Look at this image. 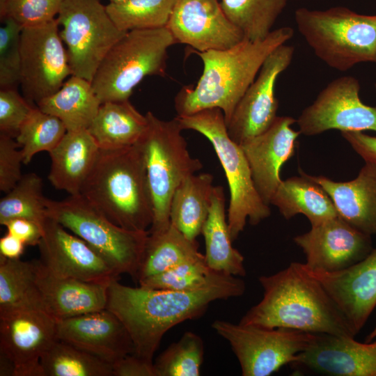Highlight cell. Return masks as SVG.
Here are the masks:
<instances>
[{
	"label": "cell",
	"instance_id": "ee69618b",
	"mask_svg": "<svg viewBox=\"0 0 376 376\" xmlns=\"http://www.w3.org/2000/svg\"><path fill=\"white\" fill-rule=\"evenodd\" d=\"M113 376H156L153 362L132 353L112 365Z\"/></svg>",
	"mask_w": 376,
	"mask_h": 376
},
{
	"label": "cell",
	"instance_id": "52a82bcc",
	"mask_svg": "<svg viewBox=\"0 0 376 376\" xmlns=\"http://www.w3.org/2000/svg\"><path fill=\"white\" fill-rule=\"evenodd\" d=\"M183 130H192L212 145L224 170L230 191L227 221L231 239L244 230L246 221L257 225L270 215V209L254 185L251 172L240 145L228 135L223 111L207 109L194 114L176 116Z\"/></svg>",
	"mask_w": 376,
	"mask_h": 376
},
{
	"label": "cell",
	"instance_id": "8992f818",
	"mask_svg": "<svg viewBox=\"0 0 376 376\" xmlns=\"http://www.w3.org/2000/svg\"><path fill=\"white\" fill-rule=\"evenodd\" d=\"M146 116L148 125L136 144L143 158L152 203L153 219L148 232L156 233L171 224L170 205L177 187L203 164L191 156L176 117L164 120L150 111Z\"/></svg>",
	"mask_w": 376,
	"mask_h": 376
},
{
	"label": "cell",
	"instance_id": "ffe728a7",
	"mask_svg": "<svg viewBox=\"0 0 376 376\" xmlns=\"http://www.w3.org/2000/svg\"><path fill=\"white\" fill-rule=\"evenodd\" d=\"M357 334L376 306V249L351 267L335 272L312 271Z\"/></svg>",
	"mask_w": 376,
	"mask_h": 376
},
{
	"label": "cell",
	"instance_id": "7a4b0ae2",
	"mask_svg": "<svg viewBox=\"0 0 376 376\" xmlns=\"http://www.w3.org/2000/svg\"><path fill=\"white\" fill-rule=\"evenodd\" d=\"M258 280L264 291L263 299L246 313L240 323L339 336L357 335L303 263H291L286 268Z\"/></svg>",
	"mask_w": 376,
	"mask_h": 376
},
{
	"label": "cell",
	"instance_id": "e575fe53",
	"mask_svg": "<svg viewBox=\"0 0 376 376\" xmlns=\"http://www.w3.org/2000/svg\"><path fill=\"white\" fill-rule=\"evenodd\" d=\"M42 180L34 173L23 175L16 185L0 201V224L15 218L35 221L43 229L49 218L47 198L43 195Z\"/></svg>",
	"mask_w": 376,
	"mask_h": 376
},
{
	"label": "cell",
	"instance_id": "8d00e7d4",
	"mask_svg": "<svg viewBox=\"0 0 376 376\" xmlns=\"http://www.w3.org/2000/svg\"><path fill=\"white\" fill-rule=\"evenodd\" d=\"M66 132L65 125L58 118L35 107L15 138L20 146L24 164H29L40 152H49Z\"/></svg>",
	"mask_w": 376,
	"mask_h": 376
},
{
	"label": "cell",
	"instance_id": "5bb4252c",
	"mask_svg": "<svg viewBox=\"0 0 376 376\" xmlns=\"http://www.w3.org/2000/svg\"><path fill=\"white\" fill-rule=\"evenodd\" d=\"M295 47L283 44L267 57L226 124L230 139L240 145L266 131L277 118L279 102L275 85L290 65Z\"/></svg>",
	"mask_w": 376,
	"mask_h": 376
},
{
	"label": "cell",
	"instance_id": "f1b7e54d",
	"mask_svg": "<svg viewBox=\"0 0 376 376\" xmlns=\"http://www.w3.org/2000/svg\"><path fill=\"white\" fill-rule=\"evenodd\" d=\"M101 104L91 81L71 75L56 93L36 106L58 118L67 131H74L88 130Z\"/></svg>",
	"mask_w": 376,
	"mask_h": 376
},
{
	"label": "cell",
	"instance_id": "ba28073f",
	"mask_svg": "<svg viewBox=\"0 0 376 376\" xmlns=\"http://www.w3.org/2000/svg\"><path fill=\"white\" fill-rule=\"evenodd\" d=\"M175 43L166 26L127 31L107 53L91 81L101 103L129 100L146 77L164 76L168 50Z\"/></svg>",
	"mask_w": 376,
	"mask_h": 376
},
{
	"label": "cell",
	"instance_id": "d4e9b609",
	"mask_svg": "<svg viewBox=\"0 0 376 376\" xmlns=\"http://www.w3.org/2000/svg\"><path fill=\"white\" fill-rule=\"evenodd\" d=\"M100 148L88 130L67 131L49 152L48 179L56 189L75 196L81 191L98 159Z\"/></svg>",
	"mask_w": 376,
	"mask_h": 376
},
{
	"label": "cell",
	"instance_id": "603a6c76",
	"mask_svg": "<svg viewBox=\"0 0 376 376\" xmlns=\"http://www.w3.org/2000/svg\"><path fill=\"white\" fill-rule=\"evenodd\" d=\"M37 283L45 312L56 320L106 308L110 282L57 277L37 260Z\"/></svg>",
	"mask_w": 376,
	"mask_h": 376
},
{
	"label": "cell",
	"instance_id": "d590c367",
	"mask_svg": "<svg viewBox=\"0 0 376 376\" xmlns=\"http://www.w3.org/2000/svg\"><path fill=\"white\" fill-rule=\"evenodd\" d=\"M178 0H125L109 3L107 13L123 31L166 27Z\"/></svg>",
	"mask_w": 376,
	"mask_h": 376
},
{
	"label": "cell",
	"instance_id": "7402d4cb",
	"mask_svg": "<svg viewBox=\"0 0 376 376\" xmlns=\"http://www.w3.org/2000/svg\"><path fill=\"white\" fill-rule=\"evenodd\" d=\"M296 122L290 116H277L266 131L240 144L256 189L268 205L281 182V168L295 151L301 134L291 127Z\"/></svg>",
	"mask_w": 376,
	"mask_h": 376
},
{
	"label": "cell",
	"instance_id": "c3c4849f",
	"mask_svg": "<svg viewBox=\"0 0 376 376\" xmlns=\"http://www.w3.org/2000/svg\"><path fill=\"white\" fill-rule=\"evenodd\" d=\"M376 337V325L374 328V329L373 330V331L369 334V336L367 337L366 338V342L367 343H369L373 339H374Z\"/></svg>",
	"mask_w": 376,
	"mask_h": 376
},
{
	"label": "cell",
	"instance_id": "60d3db41",
	"mask_svg": "<svg viewBox=\"0 0 376 376\" xmlns=\"http://www.w3.org/2000/svg\"><path fill=\"white\" fill-rule=\"evenodd\" d=\"M62 0H0L1 19L9 17L22 28L47 24L58 15Z\"/></svg>",
	"mask_w": 376,
	"mask_h": 376
},
{
	"label": "cell",
	"instance_id": "7dc6e473",
	"mask_svg": "<svg viewBox=\"0 0 376 376\" xmlns=\"http://www.w3.org/2000/svg\"><path fill=\"white\" fill-rule=\"evenodd\" d=\"M24 243L7 232L0 238V256L8 259H18L24 251Z\"/></svg>",
	"mask_w": 376,
	"mask_h": 376
},
{
	"label": "cell",
	"instance_id": "277c9868",
	"mask_svg": "<svg viewBox=\"0 0 376 376\" xmlns=\"http://www.w3.org/2000/svg\"><path fill=\"white\" fill-rule=\"evenodd\" d=\"M82 195L115 224L147 231L153 210L142 153L139 146L100 150Z\"/></svg>",
	"mask_w": 376,
	"mask_h": 376
},
{
	"label": "cell",
	"instance_id": "2e32d148",
	"mask_svg": "<svg viewBox=\"0 0 376 376\" xmlns=\"http://www.w3.org/2000/svg\"><path fill=\"white\" fill-rule=\"evenodd\" d=\"M39 261L52 275L89 282L118 279L105 260L79 237L49 217L39 244Z\"/></svg>",
	"mask_w": 376,
	"mask_h": 376
},
{
	"label": "cell",
	"instance_id": "ab89813d",
	"mask_svg": "<svg viewBox=\"0 0 376 376\" xmlns=\"http://www.w3.org/2000/svg\"><path fill=\"white\" fill-rule=\"evenodd\" d=\"M0 28V88H17L21 76L20 38L22 27L11 18Z\"/></svg>",
	"mask_w": 376,
	"mask_h": 376
},
{
	"label": "cell",
	"instance_id": "f35d334b",
	"mask_svg": "<svg viewBox=\"0 0 376 376\" xmlns=\"http://www.w3.org/2000/svg\"><path fill=\"white\" fill-rule=\"evenodd\" d=\"M201 337L186 331L153 361L156 376H199L203 361Z\"/></svg>",
	"mask_w": 376,
	"mask_h": 376
},
{
	"label": "cell",
	"instance_id": "9a60e30c",
	"mask_svg": "<svg viewBox=\"0 0 376 376\" xmlns=\"http://www.w3.org/2000/svg\"><path fill=\"white\" fill-rule=\"evenodd\" d=\"M56 339V320L43 311L0 313V354L13 376H44L40 358Z\"/></svg>",
	"mask_w": 376,
	"mask_h": 376
},
{
	"label": "cell",
	"instance_id": "ac0fdd59",
	"mask_svg": "<svg viewBox=\"0 0 376 376\" xmlns=\"http://www.w3.org/2000/svg\"><path fill=\"white\" fill-rule=\"evenodd\" d=\"M166 27L176 42L199 52L226 49L245 40L219 0H178Z\"/></svg>",
	"mask_w": 376,
	"mask_h": 376
},
{
	"label": "cell",
	"instance_id": "681fc988",
	"mask_svg": "<svg viewBox=\"0 0 376 376\" xmlns=\"http://www.w3.org/2000/svg\"><path fill=\"white\" fill-rule=\"evenodd\" d=\"M109 1H110L109 3H119V2L123 1L125 0H109Z\"/></svg>",
	"mask_w": 376,
	"mask_h": 376
},
{
	"label": "cell",
	"instance_id": "4dcf8cb0",
	"mask_svg": "<svg viewBox=\"0 0 376 376\" xmlns=\"http://www.w3.org/2000/svg\"><path fill=\"white\" fill-rule=\"evenodd\" d=\"M196 240L187 238L173 224L148 234L135 281L138 283L180 264L203 258Z\"/></svg>",
	"mask_w": 376,
	"mask_h": 376
},
{
	"label": "cell",
	"instance_id": "5b68a950",
	"mask_svg": "<svg viewBox=\"0 0 376 376\" xmlns=\"http://www.w3.org/2000/svg\"><path fill=\"white\" fill-rule=\"evenodd\" d=\"M295 21L316 56L329 67L345 72L359 63H376V15L343 6L301 7L295 10Z\"/></svg>",
	"mask_w": 376,
	"mask_h": 376
},
{
	"label": "cell",
	"instance_id": "83f0119b",
	"mask_svg": "<svg viewBox=\"0 0 376 376\" xmlns=\"http://www.w3.org/2000/svg\"><path fill=\"white\" fill-rule=\"evenodd\" d=\"M147 125L146 116L129 100L106 102L101 104L88 130L100 149L114 150L135 145Z\"/></svg>",
	"mask_w": 376,
	"mask_h": 376
},
{
	"label": "cell",
	"instance_id": "8fae6325",
	"mask_svg": "<svg viewBox=\"0 0 376 376\" xmlns=\"http://www.w3.org/2000/svg\"><path fill=\"white\" fill-rule=\"evenodd\" d=\"M212 327L230 344L243 376H269L290 364L315 336L295 329H269L224 320L214 321Z\"/></svg>",
	"mask_w": 376,
	"mask_h": 376
},
{
	"label": "cell",
	"instance_id": "4fadbf2b",
	"mask_svg": "<svg viewBox=\"0 0 376 376\" xmlns=\"http://www.w3.org/2000/svg\"><path fill=\"white\" fill-rule=\"evenodd\" d=\"M359 91V82L352 76L329 82L299 115L297 123L300 133L313 136L333 129L376 132V106L363 104Z\"/></svg>",
	"mask_w": 376,
	"mask_h": 376
},
{
	"label": "cell",
	"instance_id": "1f68e13d",
	"mask_svg": "<svg viewBox=\"0 0 376 376\" xmlns=\"http://www.w3.org/2000/svg\"><path fill=\"white\" fill-rule=\"evenodd\" d=\"M19 310L45 312L37 283V260L0 256V313Z\"/></svg>",
	"mask_w": 376,
	"mask_h": 376
},
{
	"label": "cell",
	"instance_id": "6da1fadb",
	"mask_svg": "<svg viewBox=\"0 0 376 376\" xmlns=\"http://www.w3.org/2000/svg\"><path fill=\"white\" fill-rule=\"evenodd\" d=\"M244 281L223 274L207 287L191 292L134 288L112 279L107 289L106 308L127 329L134 354L153 362L163 336L174 326L202 316L210 303L242 296Z\"/></svg>",
	"mask_w": 376,
	"mask_h": 376
},
{
	"label": "cell",
	"instance_id": "4316f807",
	"mask_svg": "<svg viewBox=\"0 0 376 376\" xmlns=\"http://www.w3.org/2000/svg\"><path fill=\"white\" fill-rule=\"evenodd\" d=\"M221 186H214L208 216L201 234L205 240V258L212 270L234 276H244V258L232 245Z\"/></svg>",
	"mask_w": 376,
	"mask_h": 376
},
{
	"label": "cell",
	"instance_id": "836d02e7",
	"mask_svg": "<svg viewBox=\"0 0 376 376\" xmlns=\"http://www.w3.org/2000/svg\"><path fill=\"white\" fill-rule=\"evenodd\" d=\"M40 365L44 376H113L111 364L58 338L42 355Z\"/></svg>",
	"mask_w": 376,
	"mask_h": 376
},
{
	"label": "cell",
	"instance_id": "f546056e",
	"mask_svg": "<svg viewBox=\"0 0 376 376\" xmlns=\"http://www.w3.org/2000/svg\"><path fill=\"white\" fill-rule=\"evenodd\" d=\"M212 182L210 173H195L185 178L173 195L171 224L191 240L201 234L208 216L214 187Z\"/></svg>",
	"mask_w": 376,
	"mask_h": 376
},
{
	"label": "cell",
	"instance_id": "b9f144b4",
	"mask_svg": "<svg viewBox=\"0 0 376 376\" xmlns=\"http://www.w3.org/2000/svg\"><path fill=\"white\" fill-rule=\"evenodd\" d=\"M34 105L17 91V88L0 90V134L16 138Z\"/></svg>",
	"mask_w": 376,
	"mask_h": 376
},
{
	"label": "cell",
	"instance_id": "7bdbcfd3",
	"mask_svg": "<svg viewBox=\"0 0 376 376\" xmlns=\"http://www.w3.org/2000/svg\"><path fill=\"white\" fill-rule=\"evenodd\" d=\"M10 136L0 134V190H11L22 177L23 155L20 146Z\"/></svg>",
	"mask_w": 376,
	"mask_h": 376
},
{
	"label": "cell",
	"instance_id": "bcb514c9",
	"mask_svg": "<svg viewBox=\"0 0 376 376\" xmlns=\"http://www.w3.org/2000/svg\"><path fill=\"white\" fill-rule=\"evenodd\" d=\"M343 137L365 160L376 165V137L360 131L342 132Z\"/></svg>",
	"mask_w": 376,
	"mask_h": 376
},
{
	"label": "cell",
	"instance_id": "e0dca14e",
	"mask_svg": "<svg viewBox=\"0 0 376 376\" xmlns=\"http://www.w3.org/2000/svg\"><path fill=\"white\" fill-rule=\"evenodd\" d=\"M304 253L306 268L335 272L363 259L373 250L371 235L366 234L338 216L294 237Z\"/></svg>",
	"mask_w": 376,
	"mask_h": 376
},
{
	"label": "cell",
	"instance_id": "d6a6232c",
	"mask_svg": "<svg viewBox=\"0 0 376 376\" xmlns=\"http://www.w3.org/2000/svg\"><path fill=\"white\" fill-rule=\"evenodd\" d=\"M288 0H220L228 19L248 40L265 38Z\"/></svg>",
	"mask_w": 376,
	"mask_h": 376
},
{
	"label": "cell",
	"instance_id": "7c38bea8",
	"mask_svg": "<svg viewBox=\"0 0 376 376\" xmlns=\"http://www.w3.org/2000/svg\"><path fill=\"white\" fill-rule=\"evenodd\" d=\"M23 96L32 105L56 93L72 75L56 18L22 28L20 38Z\"/></svg>",
	"mask_w": 376,
	"mask_h": 376
},
{
	"label": "cell",
	"instance_id": "9c48e42d",
	"mask_svg": "<svg viewBox=\"0 0 376 376\" xmlns=\"http://www.w3.org/2000/svg\"><path fill=\"white\" fill-rule=\"evenodd\" d=\"M49 217L84 240L109 265L118 277L135 280L149 234L123 228L107 218L82 195L62 201L47 198Z\"/></svg>",
	"mask_w": 376,
	"mask_h": 376
},
{
	"label": "cell",
	"instance_id": "30bf717a",
	"mask_svg": "<svg viewBox=\"0 0 376 376\" xmlns=\"http://www.w3.org/2000/svg\"><path fill=\"white\" fill-rule=\"evenodd\" d=\"M56 19L72 75L91 82L107 53L127 32L116 26L100 0H62Z\"/></svg>",
	"mask_w": 376,
	"mask_h": 376
},
{
	"label": "cell",
	"instance_id": "f6af8a7d",
	"mask_svg": "<svg viewBox=\"0 0 376 376\" xmlns=\"http://www.w3.org/2000/svg\"><path fill=\"white\" fill-rule=\"evenodd\" d=\"M3 226L7 228V232L13 234L26 246H36L42 238L43 229L33 221L15 218L7 221Z\"/></svg>",
	"mask_w": 376,
	"mask_h": 376
},
{
	"label": "cell",
	"instance_id": "3957f363",
	"mask_svg": "<svg viewBox=\"0 0 376 376\" xmlns=\"http://www.w3.org/2000/svg\"><path fill=\"white\" fill-rule=\"evenodd\" d=\"M293 33L292 28L283 26L272 30L263 40L245 39L226 49L194 50L202 60L203 70L194 87L184 86L176 95L178 116L218 108L223 111L227 124L267 57L291 39Z\"/></svg>",
	"mask_w": 376,
	"mask_h": 376
},
{
	"label": "cell",
	"instance_id": "44dd1931",
	"mask_svg": "<svg viewBox=\"0 0 376 376\" xmlns=\"http://www.w3.org/2000/svg\"><path fill=\"white\" fill-rule=\"evenodd\" d=\"M56 336L111 365L134 353L125 326L107 308L56 320Z\"/></svg>",
	"mask_w": 376,
	"mask_h": 376
},
{
	"label": "cell",
	"instance_id": "f907efd6",
	"mask_svg": "<svg viewBox=\"0 0 376 376\" xmlns=\"http://www.w3.org/2000/svg\"><path fill=\"white\" fill-rule=\"evenodd\" d=\"M375 90H376V84H375Z\"/></svg>",
	"mask_w": 376,
	"mask_h": 376
},
{
	"label": "cell",
	"instance_id": "74e56055",
	"mask_svg": "<svg viewBox=\"0 0 376 376\" xmlns=\"http://www.w3.org/2000/svg\"><path fill=\"white\" fill-rule=\"evenodd\" d=\"M222 274L210 269L204 257L149 276L140 281L139 284L150 289L191 292L207 287Z\"/></svg>",
	"mask_w": 376,
	"mask_h": 376
},
{
	"label": "cell",
	"instance_id": "cb8c5ba5",
	"mask_svg": "<svg viewBox=\"0 0 376 376\" xmlns=\"http://www.w3.org/2000/svg\"><path fill=\"white\" fill-rule=\"evenodd\" d=\"M306 175L327 193L339 217L357 230L376 235L375 164L366 162L358 175L347 182Z\"/></svg>",
	"mask_w": 376,
	"mask_h": 376
},
{
	"label": "cell",
	"instance_id": "d6986e66",
	"mask_svg": "<svg viewBox=\"0 0 376 376\" xmlns=\"http://www.w3.org/2000/svg\"><path fill=\"white\" fill-rule=\"evenodd\" d=\"M298 373L331 376H376V340L315 334L310 345L290 363Z\"/></svg>",
	"mask_w": 376,
	"mask_h": 376
},
{
	"label": "cell",
	"instance_id": "484cf974",
	"mask_svg": "<svg viewBox=\"0 0 376 376\" xmlns=\"http://www.w3.org/2000/svg\"><path fill=\"white\" fill-rule=\"evenodd\" d=\"M299 173L301 176L281 180L270 204L276 206L286 219L298 214H304L311 226L339 216L324 189L311 180L304 172Z\"/></svg>",
	"mask_w": 376,
	"mask_h": 376
}]
</instances>
